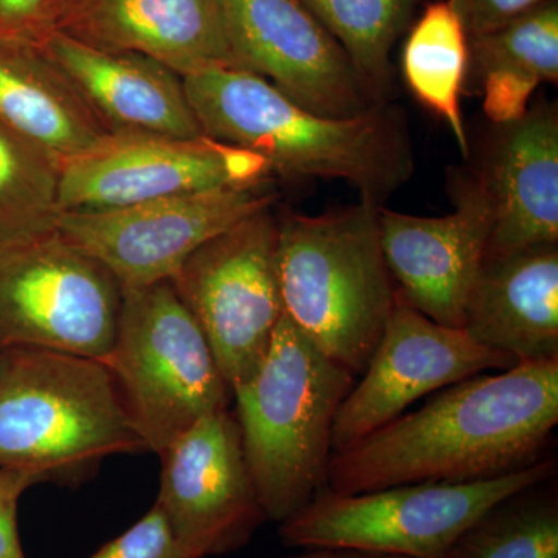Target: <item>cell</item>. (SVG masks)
<instances>
[{
    "label": "cell",
    "instance_id": "1",
    "mask_svg": "<svg viewBox=\"0 0 558 558\" xmlns=\"http://www.w3.org/2000/svg\"><path fill=\"white\" fill-rule=\"evenodd\" d=\"M557 424L558 359L478 374L333 451L326 487L354 495L498 478L545 458Z\"/></svg>",
    "mask_w": 558,
    "mask_h": 558
},
{
    "label": "cell",
    "instance_id": "2",
    "mask_svg": "<svg viewBox=\"0 0 558 558\" xmlns=\"http://www.w3.org/2000/svg\"><path fill=\"white\" fill-rule=\"evenodd\" d=\"M205 137L256 154L284 179H339L385 207L416 170L405 112L391 101L351 120L300 108L266 80L236 68L182 76Z\"/></svg>",
    "mask_w": 558,
    "mask_h": 558
},
{
    "label": "cell",
    "instance_id": "3",
    "mask_svg": "<svg viewBox=\"0 0 558 558\" xmlns=\"http://www.w3.org/2000/svg\"><path fill=\"white\" fill-rule=\"evenodd\" d=\"M146 451L105 362L0 347V468L80 486L116 454Z\"/></svg>",
    "mask_w": 558,
    "mask_h": 558
},
{
    "label": "cell",
    "instance_id": "4",
    "mask_svg": "<svg viewBox=\"0 0 558 558\" xmlns=\"http://www.w3.org/2000/svg\"><path fill=\"white\" fill-rule=\"evenodd\" d=\"M355 379L282 315L258 373L233 391L242 449L267 520L282 523L326 487L333 422Z\"/></svg>",
    "mask_w": 558,
    "mask_h": 558
},
{
    "label": "cell",
    "instance_id": "5",
    "mask_svg": "<svg viewBox=\"0 0 558 558\" xmlns=\"http://www.w3.org/2000/svg\"><path fill=\"white\" fill-rule=\"evenodd\" d=\"M379 208L360 201L317 216H277L284 314L357 377L398 301L381 248Z\"/></svg>",
    "mask_w": 558,
    "mask_h": 558
},
{
    "label": "cell",
    "instance_id": "6",
    "mask_svg": "<svg viewBox=\"0 0 558 558\" xmlns=\"http://www.w3.org/2000/svg\"><path fill=\"white\" fill-rule=\"evenodd\" d=\"M105 363L146 450L159 457L201 418L230 410L233 400L207 337L171 281L123 289Z\"/></svg>",
    "mask_w": 558,
    "mask_h": 558
},
{
    "label": "cell",
    "instance_id": "7",
    "mask_svg": "<svg viewBox=\"0 0 558 558\" xmlns=\"http://www.w3.org/2000/svg\"><path fill=\"white\" fill-rule=\"evenodd\" d=\"M556 458L498 478L472 483L400 484L363 492H318L300 512L279 523L290 548L365 550L407 558H447L465 529L502 499L556 475Z\"/></svg>",
    "mask_w": 558,
    "mask_h": 558
},
{
    "label": "cell",
    "instance_id": "8",
    "mask_svg": "<svg viewBox=\"0 0 558 558\" xmlns=\"http://www.w3.org/2000/svg\"><path fill=\"white\" fill-rule=\"evenodd\" d=\"M271 208L205 242L170 279L207 337L231 391L258 373L284 315L278 220Z\"/></svg>",
    "mask_w": 558,
    "mask_h": 558
},
{
    "label": "cell",
    "instance_id": "9",
    "mask_svg": "<svg viewBox=\"0 0 558 558\" xmlns=\"http://www.w3.org/2000/svg\"><path fill=\"white\" fill-rule=\"evenodd\" d=\"M121 304L119 279L60 233L0 248V347L105 362Z\"/></svg>",
    "mask_w": 558,
    "mask_h": 558
},
{
    "label": "cell",
    "instance_id": "10",
    "mask_svg": "<svg viewBox=\"0 0 558 558\" xmlns=\"http://www.w3.org/2000/svg\"><path fill=\"white\" fill-rule=\"evenodd\" d=\"M271 182L222 186L112 211L64 213L58 233L101 263L121 288H145L170 281L205 242L274 207Z\"/></svg>",
    "mask_w": 558,
    "mask_h": 558
},
{
    "label": "cell",
    "instance_id": "11",
    "mask_svg": "<svg viewBox=\"0 0 558 558\" xmlns=\"http://www.w3.org/2000/svg\"><path fill=\"white\" fill-rule=\"evenodd\" d=\"M274 180L248 150L205 137L112 135L62 165V213L112 211L185 194Z\"/></svg>",
    "mask_w": 558,
    "mask_h": 558
},
{
    "label": "cell",
    "instance_id": "12",
    "mask_svg": "<svg viewBox=\"0 0 558 558\" xmlns=\"http://www.w3.org/2000/svg\"><path fill=\"white\" fill-rule=\"evenodd\" d=\"M223 11L234 68L266 80L300 108L351 120L384 105L299 0H223Z\"/></svg>",
    "mask_w": 558,
    "mask_h": 558
},
{
    "label": "cell",
    "instance_id": "13",
    "mask_svg": "<svg viewBox=\"0 0 558 558\" xmlns=\"http://www.w3.org/2000/svg\"><path fill=\"white\" fill-rule=\"evenodd\" d=\"M160 459L156 502L190 556L211 558L244 548L267 520L234 411L201 418Z\"/></svg>",
    "mask_w": 558,
    "mask_h": 558
},
{
    "label": "cell",
    "instance_id": "14",
    "mask_svg": "<svg viewBox=\"0 0 558 558\" xmlns=\"http://www.w3.org/2000/svg\"><path fill=\"white\" fill-rule=\"evenodd\" d=\"M517 366L509 355L476 343L464 329L433 322L396 301L362 379L337 411L332 450L340 451L405 413L411 403L478 376Z\"/></svg>",
    "mask_w": 558,
    "mask_h": 558
},
{
    "label": "cell",
    "instance_id": "15",
    "mask_svg": "<svg viewBox=\"0 0 558 558\" xmlns=\"http://www.w3.org/2000/svg\"><path fill=\"white\" fill-rule=\"evenodd\" d=\"M449 186L454 211L440 218L380 207V240L400 299L439 325L462 329L495 213L476 170L450 172Z\"/></svg>",
    "mask_w": 558,
    "mask_h": 558
},
{
    "label": "cell",
    "instance_id": "16",
    "mask_svg": "<svg viewBox=\"0 0 558 558\" xmlns=\"http://www.w3.org/2000/svg\"><path fill=\"white\" fill-rule=\"evenodd\" d=\"M36 44L109 135H204L182 76L160 61L134 51L98 49L60 32H49Z\"/></svg>",
    "mask_w": 558,
    "mask_h": 558
},
{
    "label": "cell",
    "instance_id": "17",
    "mask_svg": "<svg viewBox=\"0 0 558 558\" xmlns=\"http://www.w3.org/2000/svg\"><path fill=\"white\" fill-rule=\"evenodd\" d=\"M54 9L49 32L145 54L180 76L234 68L223 0H58Z\"/></svg>",
    "mask_w": 558,
    "mask_h": 558
},
{
    "label": "cell",
    "instance_id": "18",
    "mask_svg": "<svg viewBox=\"0 0 558 558\" xmlns=\"http://www.w3.org/2000/svg\"><path fill=\"white\" fill-rule=\"evenodd\" d=\"M478 175L494 205L486 256L558 242V112L537 102L521 119L495 124Z\"/></svg>",
    "mask_w": 558,
    "mask_h": 558
},
{
    "label": "cell",
    "instance_id": "19",
    "mask_svg": "<svg viewBox=\"0 0 558 558\" xmlns=\"http://www.w3.org/2000/svg\"><path fill=\"white\" fill-rule=\"evenodd\" d=\"M462 329L517 365L558 359V242L484 256Z\"/></svg>",
    "mask_w": 558,
    "mask_h": 558
},
{
    "label": "cell",
    "instance_id": "20",
    "mask_svg": "<svg viewBox=\"0 0 558 558\" xmlns=\"http://www.w3.org/2000/svg\"><path fill=\"white\" fill-rule=\"evenodd\" d=\"M0 123L68 163L112 137L38 44L0 40Z\"/></svg>",
    "mask_w": 558,
    "mask_h": 558
},
{
    "label": "cell",
    "instance_id": "21",
    "mask_svg": "<svg viewBox=\"0 0 558 558\" xmlns=\"http://www.w3.org/2000/svg\"><path fill=\"white\" fill-rule=\"evenodd\" d=\"M543 83H558L557 0L469 39L464 92H478L492 123L521 119Z\"/></svg>",
    "mask_w": 558,
    "mask_h": 558
},
{
    "label": "cell",
    "instance_id": "22",
    "mask_svg": "<svg viewBox=\"0 0 558 558\" xmlns=\"http://www.w3.org/2000/svg\"><path fill=\"white\" fill-rule=\"evenodd\" d=\"M468 65L469 36L453 3H429L403 47V76L414 97L449 124L465 159L470 143L459 98L464 94Z\"/></svg>",
    "mask_w": 558,
    "mask_h": 558
},
{
    "label": "cell",
    "instance_id": "23",
    "mask_svg": "<svg viewBox=\"0 0 558 558\" xmlns=\"http://www.w3.org/2000/svg\"><path fill=\"white\" fill-rule=\"evenodd\" d=\"M62 165L0 123V248L58 233Z\"/></svg>",
    "mask_w": 558,
    "mask_h": 558
},
{
    "label": "cell",
    "instance_id": "24",
    "mask_svg": "<svg viewBox=\"0 0 558 558\" xmlns=\"http://www.w3.org/2000/svg\"><path fill=\"white\" fill-rule=\"evenodd\" d=\"M343 47L379 102L392 100L391 51L417 0H299Z\"/></svg>",
    "mask_w": 558,
    "mask_h": 558
},
{
    "label": "cell",
    "instance_id": "25",
    "mask_svg": "<svg viewBox=\"0 0 558 558\" xmlns=\"http://www.w3.org/2000/svg\"><path fill=\"white\" fill-rule=\"evenodd\" d=\"M526 488L462 532L447 558H558L556 494Z\"/></svg>",
    "mask_w": 558,
    "mask_h": 558
},
{
    "label": "cell",
    "instance_id": "26",
    "mask_svg": "<svg viewBox=\"0 0 558 558\" xmlns=\"http://www.w3.org/2000/svg\"><path fill=\"white\" fill-rule=\"evenodd\" d=\"M89 558H196L180 546L159 505Z\"/></svg>",
    "mask_w": 558,
    "mask_h": 558
},
{
    "label": "cell",
    "instance_id": "27",
    "mask_svg": "<svg viewBox=\"0 0 558 558\" xmlns=\"http://www.w3.org/2000/svg\"><path fill=\"white\" fill-rule=\"evenodd\" d=\"M38 484L43 480L31 470L0 468V558H25L17 510L22 495Z\"/></svg>",
    "mask_w": 558,
    "mask_h": 558
},
{
    "label": "cell",
    "instance_id": "28",
    "mask_svg": "<svg viewBox=\"0 0 558 558\" xmlns=\"http://www.w3.org/2000/svg\"><path fill=\"white\" fill-rule=\"evenodd\" d=\"M469 39L486 35L549 0H450Z\"/></svg>",
    "mask_w": 558,
    "mask_h": 558
},
{
    "label": "cell",
    "instance_id": "29",
    "mask_svg": "<svg viewBox=\"0 0 558 558\" xmlns=\"http://www.w3.org/2000/svg\"><path fill=\"white\" fill-rule=\"evenodd\" d=\"M50 0H0V40L39 43Z\"/></svg>",
    "mask_w": 558,
    "mask_h": 558
},
{
    "label": "cell",
    "instance_id": "30",
    "mask_svg": "<svg viewBox=\"0 0 558 558\" xmlns=\"http://www.w3.org/2000/svg\"><path fill=\"white\" fill-rule=\"evenodd\" d=\"M282 558H407L399 556H387V554L365 553V550L339 549V548H319L306 549V553L300 556H290Z\"/></svg>",
    "mask_w": 558,
    "mask_h": 558
}]
</instances>
